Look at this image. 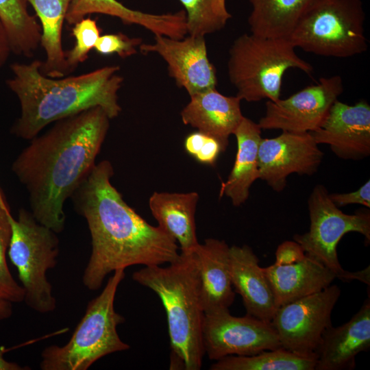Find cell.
<instances>
[{
    "mask_svg": "<svg viewBox=\"0 0 370 370\" xmlns=\"http://www.w3.org/2000/svg\"><path fill=\"white\" fill-rule=\"evenodd\" d=\"M112 164H96L71 198L86 221L91 253L82 275L86 288L99 289L106 277L132 265H162L176 260L177 242L158 226H152L129 206L112 184Z\"/></svg>",
    "mask_w": 370,
    "mask_h": 370,
    "instance_id": "obj_1",
    "label": "cell"
},
{
    "mask_svg": "<svg viewBox=\"0 0 370 370\" xmlns=\"http://www.w3.org/2000/svg\"><path fill=\"white\" fill-rule=\"evenodd\" d=\"M110 120L101 107H94L57 121L29 140L12 162L34 217L57 234L64 229L66 200L96 164Z\"/></svg>",
    "mask_w": 370,
    "mask_h": 370,
    "instance_id": "obj_2",
    "label": "cell"
},
{
    "mask_svg": "<svg viewBox=\"0 0 370 370\" xmlns=\"http://www.w3.org/2000/svg\"><path fill=\"white\" fill-rule=\"evenodd\" d=\"M40 64L34 60L10 65L13 75L6 84L21 106L20 116L11 128L14 136L31 140L51 123L94 107H101L110 119L121 113L118 92L124 79L118 74L119 66L53 78L41 73Z\"/></svg>",
    "mask_w": 370,
    "mask_h": 370,
    "instance_id": "obj_3",
    "label": "cell"
},
{
    "mask_svg": "<svg viewBox=\"0 0 370 370\" xmlns=\"http://www.w3.org/2000/svg\"><path fill=\"white\" fill-rule=\"evenodd\" d=\"M133 280L155 292L164 308L171 347V369L199 370L205 351V315L198 265L193 251L180 253L167 267H145Z\"/></svg>",
    "mask_w": 370,
    "mask_h": 370,
    "instance_id": "obj_4",
    "label": "cell"
},
{
    "mask_svg": "<svg viewBox=\"0 0 370 370\" xmlns=\"http://www.w3.org/2000/svg\"><path fill=\"white\" fill-rule=\"evenodd\" d=\"M125 276V269L113 272L101 293L88 302L69 341L42 350L40 369L86 370L99 359L130 348L116 330L125 318L114 309L117 288Z\"/></svg>",
    "mask_w": 370,
    "mask_h": 370,
    "instance_id": "obj_5",
    "label": "cell"
},
{
    "mask_svg": "<svg viewBox=\"0 0 370 370\" xmlns=\"http://www.w3.org/2000/svg\"><path fill=\"white\" fill-rule=\"evenodd\" d=\"M288 38L250 34L237 37L229 50L227 74L236 96L248 102L280 98L282 78L289 69L310 75L313 66L301 58Z\"/></svg>",
    "mask_w": 370,
    "mask_h": 370,
    "instance_id": "obj_6",
    "label": "cell"
},
{
    "mask_svg": "<svg viewBox=\"0 0 370 370\" xmlns=\"http://www.w3.org/2000/svg\"><path fill=\"white\" fill-rule=\"evenodd\" d=\"M365 19L361 0H314L288 39L306 52L350 58L367 50Z\"/></svg>",
    "mask_w": 370,
    "mask_h": 370,
    "instance_id": "obj_7",
    "label": "cell"
},
{
    "mask_svg": "<svg viewBox=\"0 0 370 370\" xmlns=\"http://www.w3.org/2000/svg\"><path fill=\"white\" fill-rule=\"evenodd\" d=\"M11 238L8 249L25 291L24 302L42 314L53 312L56 299L47 274L57 264V233L36 221L31 211L21 208L17 219L10 214Z\"/></svg>",
    "mask_w": 370,
    "mask_h": 370,
    "instance_id": "obj_8",
    "label": "cell"
},
{
    "mask_svg": "<svg viewBox=\"0 0 370 370\" xmlns=\"http://www.w3.org/2000/svg\"><path fill=\"white\" fill-rule=\"evenodd\" d=\"M308 208L310 225L309 230L302 234H295L305 254L317 260L333 271L336 278L346 282L348 271L341 267L337 255V245L348 232L362 234L370 241V213L357 211L353 214L344 213L330 199L326 188L316 185L308 199Z\"/></svg>",
    "mask_w": 370,
    "mask_h": 370,
    "instance_id": "obj_9",
    "label": "cell"
},
{
    "mask_svg": "<svg viewBox=\"0 0 370 370\" xmlns=\"http://www.w3.org/2000/svg\"><path fill=\"white\" fill-rule=\"evenodd\" d=\"M336 284L277 308L271 324L282 347L304 356L315 352L325 330L332 325L331 314L341 295Z\"/></svg>",
    "mask_w": 370,
    "mask_h": 370,
    "instance_id": "obj_10",
    "label": "cell"
},
{
    "mask_svg": "<svg viewBox=\"0 0 370 370\" xmlns=\"http://www.w3.org/2000/svg\"><path fill=\"white\" fill-rule=\"evenodd\" d=\"M202 337L205 354L216 361L227 356H252L282 347L271 322L247 314L235 317L229 309L205 313Z\"/></svg>",
    "mask_w": 370,
    "mask_h": 370,
    "instance_id": "obj_11",
    "label": "cell"
},
{
    "mask_svg": "<svg viewBox=\"0 0 370 370\" xmlns=\"http://www.w3.org/2000/svg\"><path fill=\"white\" fill-rule=\"evenodd\" d=\"M343 92L340 75L321 77L286 99L267 101L264 115L258 123L262 130L312 132L326 118L332 104Z\"/></svg>",
    "mask_w": 370,
    "mask_h": 370,
    "instance_id": "obj_12",
    "label": "cell"
},
{
    "mask_svg": "<svg viewBox=\"0 0 370 370\" xmlns=\"http://www.w3.org/2000/svg\"><path fill=\"white\" fill-rule=\"evenodd\" d=\"M310 132H282L277 137L261 139L258 153L259 179L281 192L293 173L314 175L323 153Z\"/></svg>",
    "mask_w": 370,
    "mask_h": 370,
    "instance_id": "obj_13",
    "label": "cell"
},
{
    "mask_svg": "<svg viewBox=\"0 0 370 370\" xmlns=\"http://www.w3.org/2000/svg\"><path fill=\"white\" fill-rule=\"evenodd\" d=\"M138 49L145 54H158L166 62L169 76L190 97L216 88V69L208 58L204 36L174 39L157 35L153 43H142Z\"/></svg>",
    "mask_w": 370,
    "mask_h": 370,
    "instance_id": "obj_14",
    "label": "cell"
},
{
    "mask_svg": "<svg viewBox=\"0 0 370 370\" xmlns=\"http://www.w3.org/2000/svg\"><path fill=\"white\" fill-rule=\"evenodd\" d=\"M339 158L358 160L370 154V106L360 100L349 106L336 100L321 126L310 132Z\"/></svg>",
    "mask_w": 370,
    "mask_h": 370,
    "instance_id": "obj_15",
    "label": "cell"
},
{
    "mask_svg": "<svg viewBox=\"0 0 370 370\" xmlns=\"http://www.w3.org/2000/svg\"><path fill=\"white\" fill-rule=\"evenodd\" d=\"M370 348V297L349 321L338 327L332 325L323 332L315 352L314 370H352L356 356Z\"/></svg>",
    "mask_w": 370,
    "mask_h": 370,
    "instance_id": "obj_16",
    "label": "cell"
},
{
    "mask_svg": "<svg viewBox=\"0 0 370 370\" xmlns=\"http://www.w3.org/2000/svg\"><path fill=\"white\" fill-rule=\"evenodd\" d=\"M241 101L236 95L226 96L216 88L208 90L190 96L180 112L181 119L184 124L217 140L224 151L230 136L244 117Z\"/></svg>",
    "mask_w": 370,
    "mask_h": 370,
    "instance_id": "obj_17",
    "label": "cell"
},
{
    "mask_svg": "<svg viewBox=\"0 0 370 370\" xmlns=\"http://www.w3.org/2000/svg\"><path fill=\"white\" fill-rule=\"evenodd\" d=\"M91 14H101L119 18L125 25H136L151 32L174 39L187 35L186 12L151 14L133 10L117 0H70L65 21L70 25Z\"/></svg>",
    "mask_w": 370,
    "mask_h": 370,
    "instance_id": "obj_18",
    "label": "cell"
},
{
    "mask_svg": "<svg viewBox=\"0 0 370 370\" xmlns=\"http://www.w3.org/2000/svg\"><path fill=\"white\" fill-rule=\"evenodd\" d=\"M230 270L233 288L241 296L247 314L271 322L278 307L263 268L249 246L230 247Z\"/></svg>",
    "mask_w": 370,
    "mask_h": 370,
    "instance_id": "obj_19",
    "label": "cell"
},
{
    "mask_svg": "<svg viewBox=\"0 0 370 370\" xmlns=\"http://www.w3.org/2000/svg\"><path fill=\"white\" fill-rule=\"evenodd\" d=\"M191 251L199 268L205 313L229 309L235 298L230 270V246L225 241L208 238Z\"/></svg>",
    "mask_w": 370,
    "mask_h": 370,
    "instance_id": "obj_20",
    "label": "cell"
},
{
    "mask_svg": "<svg viewBox=\"0 0 370 370\" xmlns=\"http://www.w3.org/2000/svg\"><path fill=\"white\" fill-rule=\"evenodd\" d=\"M278 308L319 292L332 284L336 274L306 254L300 261L263 268Z\"/></svg>",
    "mask_w": 370,
    "mask_h": 370,
    "instance_id": "obj_21",
    "label": "cell"
},
{
    "mask_svg": "<svg viewBox=\"0 0 370 370\" xmlns=\"http://www.w3.org/2000/svg\"><path fill=\"white\" fill-rule=\"evenodd\" d=\"M198 199L196 192H154L149 200L158 227L180 244L181 252H190L199 244L195 218Z\"/></svg>",
    "mask_w": 370,
    "mask_h": 370,
    "instance_id": "obj_22",
    "label": "cell"
},
{
    "mask_svg": "<svg viewBox=\"0 0 370 370\" xmlns=\"http://www.w3.org/2000/svg\"><path fill=\"white\" fill-rule=\"evenodd\" d=\"M261 131L258 123L244 116L234 133L237 142L236 159L227 180L221 184L219 197L227 196L234 206L247 200L251 186L259 179L258 153Z\"/></svg>",
    "mask_w": 370,
    "mask_h": 370,
    "instance_id": "obj_23",
    "label": "cell"
},
{
    "mask_svg": "<svg viewBox=\"0 0 370 370\" xmlns=\"http://www.w3.org/2000/svg\"><path fill=\"white\" fill-rule=\"evenodd\" d=\"M29 2L40 21V47L45 59L41 61L40 71L47 77H63L69 74L62 32L70 0H25Z\"/></svg>",
    "mask_w": 370,
    "mask_h": 370,
    "instance_id": "obj_24",
    "label": "cell"
},
{
    "mask_svg": "<svg viewBox=\"0 0 370 370\" xmlns=\"http://www.w3.org/2000/svg\"><path fill=\"white\" fill-rule=\"evenodd\" d=\"M248 24L252 34L288 38L297 21L314 0H249Z\"/></svg>",
    "mask_w": 370,
    "mask_h": 370,
    "instance_id": "obj_25",
    "label": "cell"
},
{
    "mask_svg": "<svg viewBox=\"0 0 370 370\" xmlns=\"http://www.w3.org/2000/svg\"><path fill=\"white\" fill-rule=\"evenodd\" d=\"M25 0H0V20L7 33L12 53L31 58L40 45L41 26L29 14Z\"/></svg>",
    "mask_w": 370,
    "mask_h": 370,
    "instance_id": "obj_26",
    "label": "cell"
},
{
    "mask_svg": "<svg viewBox=\"0 0 370 370\" xmlns=\"http://www.w3.org/2000/svg\"><path fill=\"white\" fill-rule=\"evenodd\" d=\"M317 357L304 356L283 347L252 356H227L212 364L211 370H314Z\"/></svg>",
    "mask_w": 370,
    "mask_h": 370,
    "instance_id": "obj_27",
    "label": "cell"
},
{
    "mask_svg": "<svg viewBox=\"0 0 370 370\" xmlns=\"http://www.w3.org/2000/svg\"><path fill=\"white\" fill-rule=\"evenodd\" d=\"M186 12L187 34L204 36L221 30L232 18L226 0H179Z\"/></svg>",
    "mask_w": 370,
    "mask_h": 370,
    "instance_id": "obj_28",
    "label": "cell"
},
{
    "mask_svg": "<svg viewBox=\"0 0 370 370\" xmlns=\"http://www.w3.org/2000/svg\"><path fill=\"white\" fill-rule=\"evenodd\" d=\"M10 209L0 187V295L12 303L24 301L25 291L12 277L6 261L11 238Z\"/></svg>",
    "mask_w": 370,
    "mask_h": 370,
    "instance_id": "obj_29",
    "label": "cell"
},
{
    "mask_svg": "<svg viewBox=\"0 0 370 370\" xmlns=\"http://www.w3.org/2000/svg\"><path fill=\"white\" fill-rule=\"evenodd\" d=\"M72 34L75 39V45L65 52L69 74L88 59V53L95 48L100 36V29L95 20L88 17L74 25Z\"/></svg>",
    "mask_w": 370,
    "mask_h": 370,
    "instance_id": "obj_30",
    "label": "cell"
},
{
    "mask_svg": "<svg viewBox=\"0 0 370 370\" xmlns=\"http://www.w3.org/2000/svg\"><path fill=\"white\" fill-rule=\"evenodd\" d=\"M143 43L140 38H130L123 34H110L100 36L95 49L100 54L116 53L121 58H126L137 53Z\"/></svg>",
    "mask_w": 370,
    "mask_h": 370,
    "instance_id": "obj_31",
    "label": "cell"
},
{
    "mask_svg": "<svg viewBox=\"0 0 370 370\" xmlns=\"http://www.w3.org/2000/svg\"><path fill=\"white\" fill-rule=\"evenodd\" d=\"M332 201L338 208L349 204H360L370 208V181L368 180L358 190L347 193L329 194Z\"/></svg>",
    "mask_w": 370,
    "mask_h": 370,
    "instance_id": "obj_32",
    "label": "cell"
},
{
    "mask_svg": "<svg viewBox=\"0 0 370 370\" xmlns=\"http://www.w3.org/2000/svg\"><path fill=\"white\" fill-rule=\"evenodd\" d=\"M306 254L301 245L295 241H286L278 247L275 264L287 265L301 260Z\"/></svg>",
    "mask_w": 370,
    "mask_h": 370,
    "instance_id": "obj_33",
    "label": "cell"
},
{
    "mask_svg": "<svg viewBox=\"0 0 370 370\" xmlns=\"http://www.w3.org/2000/svg\"><path fill=\"white\" fill-rule=\"evenodd\" d=\"M221 152L223 151L219 141L206 135L199 150L193 158L201 164L213 165Z\"/></svg>",
    "mask_w": 370,
    "mask_h": 370,
    "instance_id": "obj_34",
    "label": "cell"
},
{
    "mask_svg": "<svg viewBox=\"0 0 370 370\" xmlns=\"http://www.w3.org/2000/svg\"><path fill=\"white\" fill-rule=\"evenodd\" d=\"M11 53L10 41L0 20V68L7 62Z\"/></svg>",
    "mask_w": 370,
    "mask_h": 370,
    "instance_id": "obj_35",
    "label": "cell"
},
{
    "mask_svg": "<svg viewBox=\"0 0 370 370\" xmlns=\"http://www.w3.org/2000/svg\"><path fill=\"white\" fill-rule=\"evenodd\" d=\"M5 350L0 349V370H27L29 367L21 366L14 362L8 361L3 358Z\"/></svg>",
    "mask_w": 370,
    "mask_h": 370,
    "instance_id": "obj_36",
    "label": "cell"
},
{
    "mask_svg": "<svg viewBox=\"0 0 370 370\" xmlns=\"http://www.w3.org/2000/svg\"><path fill=\"white\" fill-rule=\"evenodd\" d=\"M12 312V303L0 295V321L9 319Z\"/></svg>",
    "mask_w": 370,
    "mask_h": 370,
    "instance_id": "obj_37",
    "label": "cell"
}]
</instances>
